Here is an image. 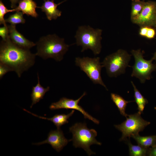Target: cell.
Instances as JSON below:
<instances>
[{
  "mask_svg": "<svg viewBox=\"0 0 156 156\" xmlns=\"http://www.w3.org/2000/svg\"><path fill=\"white\" fill-rule=\"evenodd\" d=\"M36 56L29 49L21 48L13 43L9 35L5 40L1 41L0 63L15 72L19 77L34 65Z\"/></svg>",
  "mask_w": 156,
  "mask_h": 156,
  "instance_id": "6da1fadb",
  "label": "cell"
},
{
  "mask_svg": "<svg viewBox=\"0 0 156 156\" xmlns=\"http://www.w3.org/2000/svg\"><path fill=\"white\" fill-rule=\"evenodd\" d=\"M36 44V56L44 60L53 58L58 62L63 59L64 55L71 45L66 44L64 38L59 37L55 34L42 36Z\"/></svg>",
  "mask_w": 156,
  "mask_h": 156,
  "instance_id": "7a4b0ae2",
  "label": "cell"
},
{
  "mask_svg": "<svg viewBox=\"0 0 156 156\" xmlns=\"http://www.w3.org/2000/svg\"><path fill=\"white\" fill-rule=\"evenodd\" d=\"M102 30L94 29L89 25L79 26L75 37L76 44L82 47L81 52L88 49L91 50L95 55L101 52V41Z\"/></svg>",
  "mask_w": 156,
  "mask_h": 156,
  "instance_id": "3957f363",
  "label": "cell"
},
{
  "mask_svg": "<svg viewBox=\"0 0 156 156\" xmlns=\"http://www.w3.org/2000/svg\"><path fill=\"white\" fill-rule=\"evenodd\" d=\"M69 131L73 135L71 140L74 146L83 148L89 156L95 154L91 150L90 146L93 144L101 145V143L95 138L97 132L95 130L89 129L86 123L84 122L75 123L70 127Z\"/></svg>",
  "mask_w": 156,
  "mask_h": 156,
  "instance_id": "277c9868",
  "label": "cell"
},
{
  "mask_svg": "<svg viewBox=\"0 0 156 156\" xmlns=\"http://www.w3.org/2000/svg\"><path fill=\"white\" fill-rule=\"evenodd\" d=\"M131 55L126 50L119 49L116 52L107 56L101 63L102 67L105 68L110 77H116L125 73Z\"/></svg>",
  "mask_w": 156,
  "mask_h": 156,
  "instance_id": "5b68a950",
  "label": "cell"
},
{
  "mask_svg": "<svg viewBox=\"0 0 156 156\" xmlns=\"http://www.w3.org/2000/svg\"><path fill=\"white\" fill-rule=\"evenodd\" d=\"M135 59V63L131 66L132 77L138 78L141 83H144L146 80L151 78V73L156 70V64L152 63L153 60H146L144 58V52L141 49L132 50L131 51Z\"/></svg>",
  "mask_w": 156,
  "mask_h": 156,
  "instance_id": "8992f818",
  "label": "cell"
},
{
  "mask_svg": "<svg viewBox=\"0 0 156 156\" xmlns=\"http://www.w3.org/2000/svg\"><path fill=\"white\" fill-rule=\"evenodd\" d=\"M138 112L136 113L128 115L126 120L120 125H114L115 127L122 133L120 141L127 140L133 135L139 134L150 122L143 119Z\"/></svg>",
  "mask_w": 156,
  "mask_h": 156,
  "instance_id": "52a82bcc",
  "label": "cell"
},
{
  "mask_svg": "<svg viewBox=\"0 0 156 156\" xmlns=\"http://www.w3.org/2000/svg\"><path fill=\"white\" fill-rule=\"evenodd\" d=\"M100 60L98 57L93 58L78 57L75 58V65L86 74L94 83L99 84L107 90L101 77V70L103 67Z\"/></svg>",
  "mask_w": 156,
  "mask_h": 156,
  "instance_id": "ba28073f",
  "label": "cell"
},
{
  "mask_svg": "<svg viewBox=\"0 0 156 156\" xmlns=\"http://www.w3.org/2000/svg\"><path fill=\"white\" fill-rule=\"evenodd\" d=\"M139 26L156 27V1H145L142 10L139 15L131 21Z\"/></svg>",
  "mask_w": 156,
  "mask_h": 156,
  "instance_id": "9c48e42d",
  "label": "cell"
},
{
  "mask_svg": "<svg viewBox=\"0 0 156 156\" xmlns=\"http://www.w3.org/2000/svg\"><path fill=\"white\" fill-rule=\"evenodd\" d=\"M86 94V92H84L79 98L75 100L62 97L58 101L51 103L49 106V108L52 110L61 109H76L80 112L83 115L85 118L88 119L94 123L98 124L99 123V120L90 115L78 104L80 100Z\"/></svg>",
  "mask_w": 156,
  "mask_h": 156,
  "instance_id": "30bf717a",
  "label": "cell"
},
{
  "mask_svg": "<svg viewBox=\"0 0 156 156\" xmlns=\"http://www.w3.org/2000/svg\"><path fill=\"white\" fill-rule=\"evenodd\" d=\"M72 140H68L64 136L62 131L60 128L51 130L48 135L47 139L42 142L33 144L39 145L44 144H50L52 148L57 152H60Z\"/></svg>",
  "mask_w": 156,
  "mask_h": 156,
  "instance_id": "8fae6325",
  "label": "cell"
},
{
  "mask_svg": "<svg viewBox=\"0 0 156 156\" xmlns=\"http://www.w3.org/2000/svg\"><path fill=\"white\" fill-rule=\"evenodd\" d=\"M9 36L11 41L16 45L23 48L29 49L36 44L26 38L16 29V25H8Z\"/></svg>",
  "mask_w": 156,
  "mask_h": 156,
  "instance_id": "7c38bea8",
  "label": "cell"
},
{
  "mask_svg": "<svg viewBox=\"0 0 156 156\" xmlns=\"http://www.w3.org/2000/svg\"><path fill=\"white\" fill-rule=\"evenodd\" d=\"M55 0H44V3L40 7L42 12H45L47 18L50 21L55 20L61 15L62 12L57 8V6L64 2L62 1L58 4L54 2Z\"/></svg>",
  "mask_w": 156,
  "mask_h": 156,
  "instance_id": "4fadbf2b",
  "label": "cell"
},
{
  "mask_svg": "<svg viewBox=\"0 0 156 156\" xmlns=\"http://www.w3.org/2000/svg\"><path fill=\"white\" fill-rule=\"evenodd\" d=\"M18 5L15 8L16 11H21L23 14L28 16L36 18L38 14L36 11V8H38L36 3L33 0H20Z\"/></svg>",
  "mask_w": 156,
  "mask_h": 156,
  "instance_id": "5bb4252c",
  "label": "cell"
},
{
  "mask_svg": "<svg viewBox=\"0 0 156 156\" xmlns=\"http://www.w3.org/2000/svg\"><path fill=\"white\" fill-rule=\"evenodd\" d=\"M23 110L34 116L39 118L47 120L52 122L57 127V129L60 128V127L62 125L68 122V119L72 116L74 114L75 110L72 111L67 114H56L51 118H47L44 117L40 116L34 114L32 113L25 109Z\"/></svg>",
  "mask_w": 156,
  "mask_h": 156,
  "instance_id": "9a60e30c",
  "label": "cell"
},
{
  "mask_svg": "<svg viewBox=\"0 0 156 156\" xmlns=\"http://www.w3.org/2000/svg\"><path fill=\"white\" fill-rule=\"evenodd\" d=\"M38 83L32 88L31 94V100L32 102L30 106L31 108L33 105L38 102L41 99H43L45 93L48 91L50 89L49 86L44 88L42 86L40 83L38 73L37 74Z\"/></svg>",
  "mask_w": 156,
  "mask_h": 156,
  "instance_id": "2e32d148",
  "label": "cell"
},
{
  "mask_svg": "<svg viewBox=\"0 0 156 156\" xmlns=\"http://www.w3.org/2000/svg\"><path fill=\"white\" fill-rule=\"evenodd\" d=\"M131 137L135 140L138 145L145 148L153 146L156 144V135L142 136L138 134L133 135Z\"/></svg>",
  "mask_w": 156,
  "mask_h": 156,
  "instance_id": "e0dca14e",
  "label": "cell"
},
{
  "mask_svg": "<svg viewBox=\"0 0 156 156\" xmlns=\"http://www.w3.org/2000/svg\"><path fill=\"white\" fill-rule=\"evenodd\" d=\"M111 98L117 107L120 114L126 118L127 117L128 115L126 114L125 111L127 104L129 103L135 101H126L120 95L114 93H111Z\"/></svg>",
  "mask_w": 156,
  "mask_h": 156,
  "instance_id": "ac0fdd59",
  "label": "cell"
},
{
  "mask_svg": "<svg viewBox=\"0 0 156 156\" xmlns=\"http://www.w3.org/2000/svg\"><path fill=\"white\" fill-rule=\"evenodd\" d=\"M131 82L133 88L135 101L137 105L138 112L141 114L146 105L148 103V101L137 89L133 82L131 81Z\"/></svg>",
  "mask_w": 156,
  "mask_h": 156,
  "instance_id": "d6986e66",
  "label": "cell"
},
{
  "mask_svg": "<svg viewBox=\"0 0 156 156\" xmlns=\"http://www.w3.org/2000/svg\"><path fill=\"white\" fill-rule=\"evenodd\" d=\"M129 147V154L131 156H145L147 155L148 148L140 145H133L129 140H127Z\"/></svg>",
  "mask_w": 156,
  "mask_h": 156,
  "instance_id": "ffe728a7",
  "label": "cell"
},
{
  "mask_svg": "<svg viewBox=\"0 0 156 156\" xmlns=\"http://www.w3.org/2000/svg\"><path fill=\"white\" fill-rule=\"evenodd\" d=\"M145 1L141 0L132 1L131 12V19L132 21L137 17L141 12Z\"/></svg>",
  "mask_w": 156,
  "mask_h": 156,
  "instance_id": "44dd1931",
  "label": "cell"
},
{
  "mask_svg": "<svg viewBox=\"0 0 156 156\" xmlns=\"http://www.w3.org/2000/svg\"><path fill=\"white\" fill-rule=\"evenodd\" d=\"M23 13L21 11H16L15 13L10 15L7 18L5 19V22L14 25L20 23L24 24L25 23V20L23 17Z\"/></svg>",
  "mask_w": 156,
  "mask_h": 156,
  "instance_id": "7402d4cb",
  "label": "cell"
},
{
  "mask_svg": "<svg viewBox=\"0 0 156 156\" xmlns=\"http://www.w3.org/2000/svg\"><path fill=\"white\" fill-rule=\"evenodd\" d=\"M16 12L15 9L9 10L1 0L0 1V24H3L4 26H7L4 18V15L9 12Z\"/></svg>",
  "mask_w": 156,
  "mask_h": 156,
  "instance_id": "603a6c76",
  "label": "cell"
},
{
  "mask_svg": "<svg viewBox=\"0 0 156 156\" xmlns=\"http://www.w3.org/2000/svg\"><path fill=\"white\" fill-rule=\"evenodd\" d=\"M11 69L6 65L0 63V78L1 79L8 72L11 71Z\"/></svg>",
  "mask_w": 156,
  "mask_h": 156,
  "instance_id": "cb8c5ba5",
  "label": "cell"
},
{
  "mask_svg": "<svg viewBox=\"0 0 156 156\" xmlns=\"http://www.w3.org/2000/svg\"><path fill=\"white\" fill-rule=\"evenodd\" d=\"M9 35V31L7 26H4L0 27V36L2 38V40H5Z\"/></svg>",
  "mask_w": 156,
  "mask_h": 156,
  "instance_id": "d4e9b609",
  "label": "cell"
},
{
  "mask_svg": "<svg viewBox=\"0 0 156 156\" xmlns=\"http://www.w3.org/2000/svg\"><path fill=\"white\" fill-rule=\"evenodd\" d=\"M156 34L155 28L149 27L145 38L151 39L155 38Z\"/></svg>",
  "mask_w": 156,
  "mask_h": 156,
  "instance_id": "484cf974",
  "label": "cell"
},
{
  "mask_svg": "<svg viewBox=\"0 0 156 156\" xmlns=\"http://www.w3.org/2000/svg\"><path fill=\"white\" fill-rule=\"evenodd\" d=\"M149 27L142 26L140 27L139 31V34L141 37L145 38L146 34Z\"/></svg>",
  "mask_w": 156,
  "mask_h": 156,
  "instance_id": "4316f807",
  "label": "cell"
},
{
  "mask_svg": "<svg viewBox=\"0 0 156 156\" xmlns=\"http://www.w3.org/2000/svg\"><path fill=\"white\" fill-rule=\"evenodd\" d=\"M148 148L147 155L149 156H156V146Z\"/></svg>",
  "mask_w": 156,
  "mask_h": 156,
  "instance_id": "83f0119b",
  "label": "cell"
},
{
  "mask_svg": "<svg viewBox=\"0 0 156 156\" xmlns=\"http://www.w3.org/2000/svg\"><path fill=\"white\" fill-rule=\"evenodd\" d=\"M20 0H10L11 3V7L13 9L17 7L16 4L18 3Z\"/></svg>",
  "mask_w": 156,
  "mask_h": 156,
  "instance_id": "f1b7e54d",
  "label": "cell"
},
{
  "mask_svg": "<svg viewBox=\"0 0 156 156\" xmlns=\"http://www.w3.org/2000/svg\"><path fill=\"white\" fill-rule=\"evenodd\" d=\"M152 59L153 60H155L156 62V51L154 53L153 57H152Z\"/></svg>",
  "mask_w": 156,
  "mask_h": 156,
  "instance_id": "f546056e",
  "label": "cell"
},
{
  "mask_svg": "<svg viewBox=\"0 0 156 156\" xmlns=\"http://www.w3.org/2000/svg\"><path fill=\"white\" fill-rule=\"evenodd\" d=\"M141 0H131L132 1H140Z\"/></svg>",
  "mask_w": 156,
  "mask_h": 156,
  "instance_id": "4dcf8cb0",
  "label": "cell"
},
{
  "mask_svg": "<svg viewBox=\"0 0 156 156\" xmlns=\"http://www.w3.org/2000/svg\"><path fill=\"white\" fill-rule=\"evenodd\" d=\"M154 109H155L156 110V107H154Z\"/></svg>",
  "mask_w": 156,
  "mask_h": 156,
  "instance_id": "1f68e13d",
  "label": "cell"
},
{
  "mask_svg": "<svg viewBox=\"0 0 156 156\" xmlns=\"http://www.w3.org/2000/svg\"><path fill=\"white\" fill-rule=\"evenodd\" d=\"M155 146H156V144L155 145Z\"/></svg>",
  "mask_w": 156,
  "mask_h": 156,
  "instance_id": "d6a6232c",
  "label": "cell"
}]
</instances>
